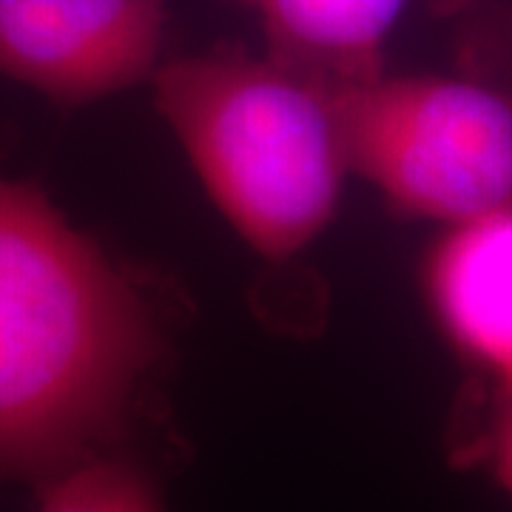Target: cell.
I'll list each match as a JSON object with an SVG mask.
<instances>
[{"mask_svg": "<svg viewBox=\"0 0 512 512\" xmlns=\"http://www.w3.org/2000/svg\"><path fill=\"white\" fill-rule=\"evenodd\" d=\"M160 348L126 268L35 183L0 177V484L117 447Z\"/></svg>", "mask_w": 512, "mask_h": 512, "instance_id": "1", "label": "cell"}, {"mask_svg": "<svg viewBox=\"0 0 512 512\" xmlns=\"http://www.w3.org/2000/svg\"><path fill=\"white\" fill-rule=\"evenodd\" d=\"M35 512H168L146 470L106 447L35 484Z\"/></svg>", "mask_w": 512, "mask_h": 512, "instance_id": "7", "label": "cell"}, {"mask_svg": "<svg viewBox=\"0 0 512 512\" xmlns=\"http://www.w3.org/2000/svg\"><path fill=\"white\" fill-rule=\"evenodd\" d=\"M163 46L165 0H0V77L55 106L146 83Z\"/></svg>", "mask_w": 512, "mask_h": 512, "instance_id": "4", "label": "cell"}, {"mask_svg": "<svg viewBox=\"0 0 512 512\" xmlns=\"http://www.w3.org/2000/svg\"><path fill=\"white\" fill-rule=\"evenodd\" d=\"M154 106L202 191L254 254L282 262L328 231L350 177L328 80L276 55L168 57Z\"/></svg>", "mask_w": 512, "mask_h": 512, "instance_id": "2", "label": "cell"}, {"mask_svg": "<svg viewBox=\"0 0 512 512\" xmlns=\"http://www.w3.org/2000/svg\"><path fill=\"white\" fill-rule=\"evenodd\" d=\"M265 29L271 55L330 86L384 72L387 37L410 0H239Z\"/></svg>", "mask_w": 512, "mask_h": 512, "instance_id": "6", "label": "cell"}, {"mask_svg": "<svg viewBox=\"0 0 512 512\" xmlns=\"http://www.w3.org/2000/svg\"><path fill=\"white\" fill-rule=\"evenodd\" d=\"M350 174L439 225L512 205V97L464 77L379 72L333 86Z\"/></svg>", "mask_w": 512, "mask_h": 512, "instance_id": "3", "label": "cell"}, {"mask_svg": "<svg viewBox=\"0 0 512 512\" xmlns=\"http://www.w3.org/2000/svg\"><path fill=\"white\" fill-rule=\"evenodd\" d=\"M473 450L495 484L512 498V393H495L493 413L478 433Z\"/></svg>", "mask_w": 512, "mask_h": 512, "instance_id": "8", "label": "cell"}, {"mask_svg": "<svg viewBox=\"0 0 512 512\" xmlns=\"http://www.w3.org/2000/svg\"><path fill=\"white\" fill-rule=\"evenodd\" d=\"M424 305L447 345L512 393V205L447 225L421 265Z\"/></svg>", "mask_w": 512, "mask_h": 512, "instance_id": "5", "label": "cell"}]
</instances>
